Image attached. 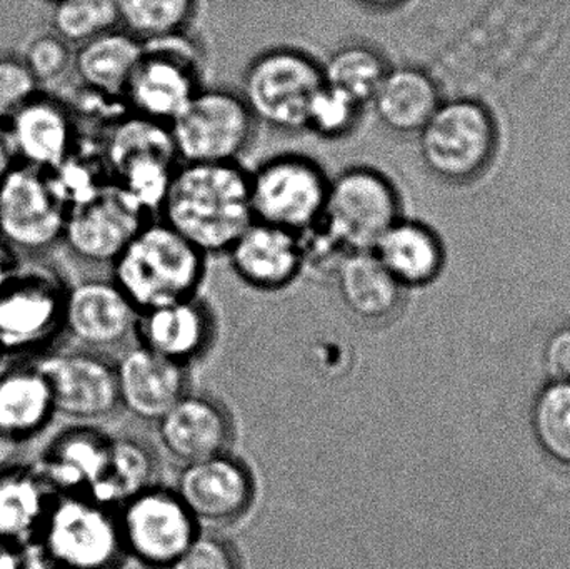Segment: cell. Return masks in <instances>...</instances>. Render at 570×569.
Masks as SVG:
<instances>
[{"mask_svg": "<svg viewBox=\"0 0 570 569\" xmlns=\"http://www.w3.org/2000/svg\"><path fill=\"white\" fill-rule=\"evenodd\" d=\"M156 217L207 257L226 256L254 220L249 170L240 163H180Z\"/></svg>", "mask_w": 570, "mask_h": 569, "instance_id": "1", "label": "cell"}, {"mask_svg": "<svg viewBox=\"0 0 570 569\" xmlns=\"http://www.w3.org/2000/svg\"><path fill=\"white\" fill-rule=\"evenodd\" d=\"M206 254L159 217H150L110 264V279L137 311L200 294Z\"/></svg>", "mask_w": 570, "mask_h": 569, "instance_id": "2", "label": "cell"}, {"mask_svg": "<svg viewBox=\"0 0 570 569\" xmlns=\"http://www.w3.org/2000/svg\"><path fill=\"white\" fill-rule=\"evenodd\" d=\"M499 129L485 104L468 97L442 100L417 134L425 169L445 184L474 183L494 160Z\"/></svg>", "mask_w": 570, "mask_h": 569, "instance_id": "3", "label": "cell"}, {"mask_svg": "<svg viewBox=\"0 0 570 569\" xmlns=\"http://www.w3.org/2000/svg\"><path fill=\"white\" fill-rule=\"evenodd\" d=\"M142 46L124 104L134 116L169 126L204 87L203 49L187 30L146 40Z\"/></svg>", "mask_w": 570, "mask_h": 569, "instance_id": "4", "label": "cell"}, {"mask_svg": "<svg viewBox=\"0 0 570 569\" xmlns=\"http://www.w3.org/2000/svg\"><path fill=\"white\" fill-rule=\"evenodd\" d=\"M324 86L322 63L298 47H271L253 57L240 96L257 122L281 133H304L311 100Z\"/></svg>", "mask_w": 570, "mask_h": 569, "instance_id": "5", "label": "cell"}, {"mask_svg": "<svg viewBox=\"0 0 570 569\" xmlns=\"http://www.w3.org/2000/svg\"><path fill=\"white\" fill-rule=\"evenodd\" d=\"M36 540L49 569H114L126 553L110 508L76 494L52 501Z\"/></svg>", "mask_w": 570, "mask_h": 569, "instance_id": "6", "label": "cell"}, {"mask_svg": "<svg viewBox=\"0 0 570 569\" xmlns=\"http://www.w3.org/2000/svg\"><path fill=\"white\" fill-rule=\"evenodd\" d=\"M259 126L240 92L204 86L169 124V133L180 163H240Z\"/></svg>", "mask_w": 570, "mask_h": 569, "instance_id": "7", "label": "cell"}, {"mask_svg": "<svg viewBox=\"0 0 570 569\" xmlns=\"http://www.w3.org/2000/svg\"><path fill=\"white\" fill-rule=\"evenodd\" d=\"M331 176L314 157L281 153L249 170L254 220L302 234L324 217Z\"/></svg>", "mask_w": 570, "mask_h": 569, "instance_id": "8", "label": "cell"}, {"mask_svg": "<svg viewBox=\"0 0 570 569\" xmlns=\"http://www.w3.org/2000/svg\"><path fill=\"white\" fill-rule=\"evenodd\" d=\"M402 216L401 189L379 167L354 164L331 177L322 220L348 251L371 249Z\"/></svg>", "mask_w": 570, "mask_h": 569, "instance_id": "9", "label": "cell"}, {"mask_svg": "<svg viewBox=\"0 0 570 569\" xmlns=\"http://www.w3.org/2000/svg\"><path fill=\"white\" fill-rule=\"evenodd\" d=\"M70 200L53 170L16 164L0 180V239L40 253L63 239Z\"/></svg>", "mask_w": 570, "mask_h": 569, "instance_id": "10", "label": "cell"}, {"mask_svg": "<svg viewBox=\"0 0 570 569\" xmlns=\"http://www.w3.org/2000/svg\"><path fill=\"white\" fill-rule=\"evenodd\" d=\"M106 164L112 183L156 217L180 160L169 126L127 112L107 140Z\"/></svg>", "mask_w": 570, "mask_h": 569, "instance_id": "11", "label": "cell"}, {"mask_svg": "<svg viewBox=\"0 0 570 569\" xmlns=\"http://www.w3.org/2000/svg\"><path fill=\"white\" fill-rule=\"evenodd\" d=\"M120 507L124 550L149 569H170L200 533L176 491L150 487Z\"/></svg>", "mask_w": 570, "mask_h": 569, "instance_id": "12", "label": "cell"}, {"mask_svg": "<svg viewBox=\"0 0 570 569\" xmlns=\"http://www.w3.org/2000/svg\"><path fill=\"white\" fill-rule=\"evenodd\" d=\"M66 283L46 266H23L0 290V354L36 350L63 330Z\"/></svg>", "mask_w": 570, "mask_h": 569, "instance_id": "13", "label": "cell"}, {"mask_svg": "<svg viewBox=\"0 0 570 569\" xmlns=\"http://www.w3.org/2000/svg\"><path fill=\"white\" fill-rule=\"evenodd\" d=\"M150 217L122 187L107 180L70 203L62 241L79 259L110 266Z\"/></svg>", "mask_w": 570, "mask_h": 569, "instance_id": "14", "label": "cell"}, {"mask_svg": "<svg viewBox=\"0 0 570 569\" xmlns=\"http://www.w3.org/2000/svg\"><path fill=\"white\" fill-rule=\"evenodd\" d=\"M52 393L56 414L92 424L120 408L116 364L86 351L57 353L37 364Z\"/></svg>", "mask_w": 570, "mask_h": 569, "instance_id": "15", "label": "cell"}, {"mask_svg": "<svg viewBox=\"0 0 570 569\" xmlns=\"http://www.w3.org/2000/svg\"><path fill=\"white\" fill-rule=\"evenodd\" d=\"M174 491L197 523L229 524L253 507L256 481L247 464L227 451L184 464Z\"/></svg>", "mask_w": 570, "mask_h": 569, "instance_id": "16", "label": "cell"}, {"mask_svg": "<svg viewBox=\"0 0 570 569\" xmlns=\"http://www.w3.org/2000/svg\"><path fill=\"white\" fill-rule=\"evenodd\" d=\"M234 276L257 293H283L304 276L298 234L253 220L226 253Z\"/></svg>", "mask_w": 570, "mask_h": 569, "instance_id": "17", "label": "cell"}, {"mask_svg": "<svg viewBox=\"0 0 570 569\" xmlns=\"http://www.w3.org/2000/svg\"><path fill=\"white\" fill-rule=\"evenodd\" d=\"M139 311L112 279L67 287L63 331L89 347H114L136 336Z\"/></svg>", "mask_w": 570, "mask_h": 569, "instance_id": "18", "label": "cell"}, {"mask_svg": "<svg viewBox=\"0 0 570 569\" xmlns=\"http://www.w3.org/2000/svg\"><path fill=\"white\" fill-rule=\"evenodd\" d=\"M120 406L147 423H157L189 393L186 364L167 360L149 347H130L116 364Z\"/></svg>", "mask_w": 570, "mask_h": 569, "instance_id": "19", "label": "cell"}, {"mask_svg": "<svg viewBox=\"0 0 570 569\" xmlns=\"http://www.w3.org/2000/svg\"><path fill=\"white\" fill-rule=\"evenodd\" d=\"M136 336L154 353L189 366L214 343L216 317L209 303L197 294L140 311Z\"/></svg>", "mask_w": 570, "mask_h": 569, "instance_id": "20", "label": "cell"}, {"mask_svg": "<svg viewBox=\"0 0 570 569\" xmlns=\"http://www.w3.org/2000/svg\"><path fill=\"white\" fill-rule=\"evenodd\" d=\"M6 127L17 164L57 170L76 153L72 114L53 97L36 94Z\"/></svg>", "mask_w": 570, "mask_h": 569, "instance_id": "21", "label": "cell"}, {"mask_svg": "<svg viewBox=\"0 0 570 569\" xmlns=\"http://www.w3.org/2000/svg\"><path fill=\"white\" fill-rule=\"evenodd\" d=\"M156 424L164 450L183 464L227 453L234 440L226 408L200 394L187 393Z\"/></svg>", "mask_w": 570, "mask_h": 569, "instance_id": "22", "label": "cell"}, {"mask_svg": "<svg viewBox=\"0 0 570 569\" xmlns=\"http://www.w3.org/2000/svg\"><path fill=\"white\" fill-rule=\"evenodd\" d=\"M371 251L405 291L434 284L448 259L438 230L405 214L379 236Z\"/></svg>", "mask_w": 570, "mask_h": 569, "instance_id": "23", "label": "cell"}, {"mask_svg": "<svg viewBox=\"0 0 570 569\" xmlns=\"http://www.w3.org/2000/svg\"><path fill=\"white\" fill-rule=\"evenodd\" d=\"M112 441L89 424L73 428L50 443L37 473L50 490L89 498L106 474Z\"/></svg>", "mask_w": 570, "mask_h": 569, "instance_id": "24", "label": "cell"}, {"mask_svg": "<svg viewBox=\"0 0 570 569\" xmlns=\"http://www.w3.org/2000/svg\"><path fill=\"white\" fill-rule=\"evenodd\" d=\"M332 277L342 306L362 323H389L404 307L407 291L385 271L371 249L351 251Z\"/></svg>", "mask_w": 570, "mask_h": 569, "instance_id": "25", "label": "cell"}, {"mask_svg": "<svg viewBox=\"0 0 570 569\" xmlns=\"http://www.w3.org/2000/svg\"><path fill=\"white\" fill-rule=\"evenodd\" d=\"M438 80L417 66H391L368 107L395 136H417L442 102Z\"/></svg>", "mask_w": 570, "mask_h": 569, "instance_id": "26", "label": "cell"}, {"mask_svg": "<svg viewBox=\"0 0 570 569\" xmlns=\"http://www.w3.org/2000/svg\"><path fill=\"white\" fill-rule=\"evenodd\" d=\"M142 50V40L116 27L77 46L72 70L94 96L124 102L127 82Z\"/></svg>", "mask_w": 570, "mask_h": 569, "instance_id": "27", "label": "cell"}, {"mask_svg": "<svg viewBox=\"0 0 570 569\" xmlns=\"http://www.w3.org/2000/svg\"><path fill=\"white\" fill-rule=\"evenodd\" d=\"M53 414L52 393L39 367H13L0 374V431L23 444Z\"/></svg>", "mask_w": 570, "mask_h": 569, "instance_id": "28", "label": "cell"}, {"mask_svg": "<svg viewBox=\"0 0 570 569\" xmlns=\"http://www.w3.org/2000/svg\"><path fill=\"white\" fill-rule=\"evenodd\" d=\"M50 504V488L37 471L0 473V540L22 545L36 540Z\"/></svg>", "mask_w": 570, "mask_h": 569, "instance_id": "29", "label": "cell"}, {"mask_svg": "<svg viewBox=\"0 0 570 569\" xmlns=\"http://www.w3.org/2000/svg\"><path fill=\"white\" fill-rule=\"evenodd\" d=\"M321 63L327 86L344 90L367 107L391 69L387 56L377 46L364 40H351L335 47Z\"/></svg>", "mask_w": 570, "mask_h": 569, "instance_id": "30", "label": "cell"}, {"mask_svg": "<svg viewBox=\"0 0 570 569\" xmlns=\"http://www.w3.org/2000/svg\"><path fill=\"white\" fill-rule=\"evenodd\" d=\"M156 470V454L146 443L132 438L114 440L106 474L89 498L109 508L126 503L153 487Z\"/></svg>", "mask_w": 570, "mask_h": 569, "instance_id": "31", "label": "cell"}, {"mask_svg": "<svg viewBox=\"0 0 570 569\" xmlns=\"http://www.w3.org/2000/svg\"><path fill=\"white\" fill-rule=\"evenodd\" d=\"M120 29L137 39H157L189 30L199 0H114Z\"/></svg>", "mask_w": 570, "mask_h": 569, "instance_id": "32", "label": "cell"}, {"mask_svg": "<svg viewBox=\"0 0 570 569\" xmlns=\"http://www.w3.org/2000/svg\"><path fill=\"white\" fill-rule=\"evenodd\" d=\"M368 107L335 87L317 90L305 116L304 133L327 143L347 139L361 126Z\"/></svg>", "mask_w": 570, "mask_h": 569, "instance_id": "33", "label": "cell"}, {"mask_svg": "<svg viewBox=\"0 0 570 569\" xmlns=\"http://www.w3.org/2000/svg\"><path fill=\"white\" fill-rule=\"evenodd\" d=\"M532 426L544 453L570 468V383H551L539 394Z\"/></svg>", "mask_w": 570, "mask_h": 569, "instance_id": "34", "label": "cell"}, {"mask_svg": "<svg viewBox=\"0 0 570 569\" xmlns=\"http://www.w3.org/2000/svg\"><path fill=\"white\" fill-rule=\"evenodd\" d=\"M53 32L70 46L119 27L114 0H60L52 13Z\"/></svg>", "mask_w": 570, "mask_h": 569, "instance_id": "35", "label": "cell"}, {"mask_svg": "<svg viewBox=\"0 0 570 569\" xmlns=\"http://www.w3.org/2000/svg\"><path fill=\"white\" fill-rule=\"evenodd\" d=\"M22 60L40 86L56 82L72 70L73 50L56 32L40 33L30 40Z\"/></svg>", "mask_w": 570, "mask_h": 569, "instance_id": "36", "label": "cell"}, {"mask_svg": "<svg viewBox=\"0 0 570 569\" xmlns=\"http://www.w3.org/2000/svg\"><path fill=\"white\" fill-rule=\"evenodd\" d=\"M36 94L39 82L22 57H0V122L6 124Z\"/></svg>", "mask_w": 570, "mask_h": 569, "instance_id": "37", "label": "cell"}, {"mask_svg": "<svg viewBox=\"0 0 570 569\" xmlns=\"http://www.w3.org/2000/svg\"><path fill=\"white\" fill-rule=\"evenodd\" d=\"M170 569H243V563L229 541L199 533Z\"/></svg>", "mask_w": 570, "mask_h": 569, "instance_id": "38", "label": "cell"}, {"mask_svg": "<svg viewBox=\"0 0 570 569\" xmlns=\"http://www.w3.org/2000/svg\"><path fill=\"white\" fill-rule=\"evenodd\" d=\"M544 366L552 383H570V326L559 327L549 337Z\"/></svg>", "mask_w": 570, "mask_h": 569, "instance_id": "39", "label": "cell"}, {"mask_svg": "<svg viewBox=\"0 0 570 569\" xmlns=\"http://www.w3.org/2000/svg\"><path fill=\"white\" fill-rule=\"evenodd\" d=\"M19 254L0 239V290L12 279L20 267Z\"/></svg>", "mask_w": 570, "mask_h": 569, "instance_id": "40", "label": "cell"}, {"mask_svg": "<svg viewBox=\"0 0 570 569\" xmlns=\"http://www.w3.org/2000/svg\"><path fill=\"white\" fill-rule=\"evenodd\" d=\"M0 569H27L26 551L22 547L0 540Z\"/></svg>", "mask_w": 570, "mask_h": 569, "instance_id": "41", "label": "cell"}, {"mask_svg": "<svg viewBox=\"0 0 570 569\" xmlns=\"http://www.w3.org/2000/svg\"><path fill=\"white\" fill-rule=\"evenodd\" d=\"M17 160L13 156L12 144H10L9 133L6 124L0 122V180L7 173L16 166Z\"/></svg>", "mask_w": 570, "mask_h": 569, "instance_id": "42", "label": "cell"}, {"mask_svg": "<svg viewBox=\"0 0 570 569\" xmlns=\"http://www.w3.org/2000/svg\"><path fill=\"white\" fill-rule=\"evenodd\" d=\"M22 447V443L0 431V471L6 470L12 461L17 460Z\"/></svg>", "mask_w": 570, "mask_h": 569, "instance_id": "43", "label": "cell"}, {"mask_svg": "<svg viewBox=\"0 0 570 569\" xmlns=\"http://www.w3.org/2000/svg\"><path fill=\"white\" fill-rule=\"evenodd\" d=\"M355 2L372 12H391V10L404 6L407 0H355Z\"/></svg>", "mask_w": 570, "mask_h": 569, "instance_id": "44", "label": "cell"}, {"mask_svg": "<svg viewBox=\"0 0 570 569\" xmlns=\"http://www.w3.org/2000/svg\"><path fill=\"white\" fill-rule=\"evenodd\" d=\"M47 2L53 3V6H56V3H59L60 0H47Z\"/></svg>", "mask_w": 570, "mask_h": 569, "instance_id": "45", "label": "cell"}, {"mask_svg": "<svg viewBox=\"0 0 570 569\" xmlns=\"http://www.w3.org/2000/svg\"><path fill=\"white\" fill-rule=\"evenodd\" d=\"M147 569H149V568H147Z\"/></svg>", "mask_w": 570, "mask_h": 569, "instance_id": "46", "label": "cell"}]
</instances>
